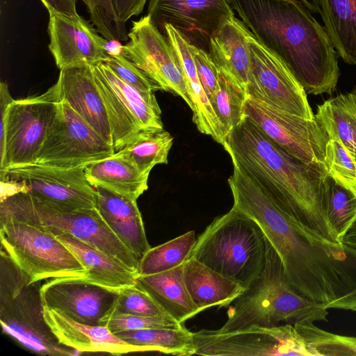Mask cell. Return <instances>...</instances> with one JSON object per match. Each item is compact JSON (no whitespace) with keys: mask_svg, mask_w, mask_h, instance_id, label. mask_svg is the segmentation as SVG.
I'll list each match as a JSON object with an SVG mask.
<instances>
[{"mask_svg":"<svg viewBox=\"0 0 356 356\" xmlns=\"http://www.w3.org/2000/svg\"><path fill=\"white\" fill-rule=\"evenodd\" d=\"M218 70V81L211 104L226 136L244 118L245 89L230 74Z\"/></svg>","mask_w":356,"mask_h":356,"instance_id":"cell-34","label":"cell"},{"mask_svg":"<svg viewBox=\"0 0 356 356\" xmlns=\"http://www.w3.org/2000/svg\"><path fill=\"white\" fill-rule=\"evenodd\" d=\"M38 282H31L1 250L0 320L3 332L40 355H74V349L61 344L48 326Z\"/></svg>","mask_w":356,"mask_h":356,"instance_id":"cell-6","label":"cell"},{"mask_svg":"<svg viewBox=\"0 0 356 356\" xmlns=\"http://www.w3.org/2000/svg\"><path fill=\"white\" fill-rule=\"evenodd\" d=\"M115 153L104 139L65 101L61 100L54 124L35 163L60 168L85 166Z\"/></svg>","mask_w":356,"mask_h":356,"instance_id":"cell-13","label":"cell"},{"mask_svg":"<svg viewBox=\"0 0 356 356\" xmlns=\"http://www.w3.org/2000/svg\"><path fill=\"white\" fill-rule=\"evenodd\" d=\"M122 81L143 92L161 90L160 86L124 54L107 58L103 61Z\"/></svg>","mask_w":356,"mask_h":356,"instance_id":"cell-42","label":"cell"},{"mask_svg":"<svg viewBox=\"0 0 356 356\" xmlns=\"http://www.w3.org/2000/svg\"><path fill=\"white\" fill-rule=\"evenodd\" d=\"M44 307L56 310L70 319L86 325H101L118 294L88 281L84 277L53 278L40 288Z\"/></svg>","mask_w":356,"mask_h":356,"instance_id":"cell-17","label":"cell"},{"mask_svg":"<svg viewBox=\"0 0 356 356\" xmlns=\"http://www.w3.org/2000/svg\"><path fill=\"white\" fill-rule=\"evenodd\" d=\"M49 49L60 70L103 62L107 41L83 17H67L49 12Z\"/></svg>","mask_w":356,"mask_h":356,"instance_id":"cell-18","label":"cell"},{"mask_svg":"<svg viewBox=\"0 0 356 356\" xmlns=\"http://www.w3.org/2000/svg\"><path fill=\"white\" fill-rule=\"evenodd\" d=\"M341 243L356 250V222L342 238Z\"/></svg>","mask_w":356,"mask_h":356,"instance_id":"cell-47","label":"cell"},{"mask_svg":"<svg viewBox=\"0 0 356 356\" xmlns=\"http://www.w3.org/2000/svg\"><path fill=\"white\" fill-rule=\"evenodd\" d=\"M95 208L119 240L140 260L151 248L136 200L94 186Z\"/></svg>","mask_w":356,"mask_h":356,"instance_id":"cell-21","label":"cell"},{"mask_svg":"<svg viewBox=\"0 0 356 356\" xmlns=\"http://www.w3.org/2000/svg\"><path fill=\"white\" fill-rule=\"evenodd\" d=\"M191 51L200 83L211 103L218 86V70L206 51L191 45Z\"/></svg>","mask_w":356,"mask_h":356,"instance_id":"cell-43","label":"cell"},{"mask_svg":"<svg viewBox=\"0 0 356 356\" xmlns=\"http://www.w3.org/2000/svg\"><path fill=\"white\" fill-rule=\"evenodd\" d=\"M88 181L136 200L148 188L149 175L114 154L84 166Z\"/></svg>","mask_w":356,"mask_h":356,"instance_id":"cell-27","label":"cell"},{"mask_svg":"<svg viewBox=\"0 0 356 356\" xmlns=\"http://www.w3.org/2000/svg\"><path fill=\"white\" fill-rule=\"evenodd\" d=\"M0 218L28 222L55 236L69 234L138 272L140 260L119 240L95 207L59 211L19 192L1 198Z\"/></svg>","mask_w":356,"mask_h":356,"instance_id":"cell-7","label":"cell"},{"mask_svg":"<svg viewBox=\"0 0 356 356\" xmlns=\"http://www.w3.org/2000/svg\"><path fill=\"white\" fill-rule=\"evenodd\" d=\"M314 117L327 136L338 139L356 163V105L349 93L318 105Z\"/></svg>","mask_w":356,"mask_h":356,"instance_id":"cell-29","label":"cell"},{"mask_svg":"<svg viewBox=\"0 0 356 356\" xmlns=\"http://www.w3.org/2000/svg\"><path fill=\"white\" fill-rule=\"evenodd\" d=\"M325 168L329 175L356 193V163L341 142L328 137Z\"/></svg>","mask_w":356,"mask_h":356,"instance_id":"cell-40","label":"cell"},{"mask_svg":"<svg viewBox=\"0 0 356 356\" xmlns=\"http://www.w3.org/2000/svg\"><path fill=\"white\" fill-rule=\"evenodd\" d=\"M113 5L121 24L126 26V22L133 16L140 15L147 0H112Z\"/></svg>","mask_w":356,"mask_h":356,"instance_id":"cell-44","label":"cell"},{"mask_svg":"<svg viewBox=\"0 0 356 356\" xmlns=\"http://www.w3.org/2000/svg\"><path fill=\"white\" fill-rule=\"evenodd\" d=\"M95 79L108 117L115 152L122 148L140 130L136 120L122 99L97 69L92 65Z\"/></svg>","mask_w":356,"mask_h":356,"instance_id":"cell-33","label":"cell"},{"mask_svg":"<svg viewBox=\"0 0 356 356\" xmlns=\"http://www.w3.org/2000/svg\"><path fill=\"white\" fill-rule=\"evenodd\" d=\"M184 280L193 302L203 310L230 305L244 289L193 258L183 265Z\"/></svg>","mask_w":356,"mask_h":356,"instance_id":"cell-26","label":"cell"},{"mask_svg":"<svg viewBox=\"0 0 356 356\" xmlns=\"http://www.w3.org/2000/svg\"><path fill=\"white\" fill-rule=\"evenodd\" d=\"M0 180L19 184L24 193L56 210L95 207V191L86 179L84 166L60 168L33 163L0 171Z\"/></svg>","mask_w":356,"mask_h":356,"instance_id":"cell-11","label":"cell"},{"mask_svg":"<svg viewBox=\"0 0 356 356\" xmlns=\"http://www.w3.org/2000/svg\"><path fill=\"white\" fill-rule=\"evenodd\" d=\"M124 341L145 347L148 352L176 355H193V332L179 328H145L115 333Z\"/></svg>","mask_w":356,"mask_h":356,"instance_id":"cell-32","label":"cell"},{"mask_svg":"<svg viewBox=\"0 0 356 356\" xmlns=\"http://www.w3.org/2000/svg\"><path fill=\"white\" fill-rule=\"evenodd\" d=\"M81 1L90 14V22L104 38L119 41L129 39V31L118 19L112 0Z\"/></svg>","mask_w":356,"mask_h":356,"instance_id":"cell-39","label":"cell"},{"mask_svg":"<svg viewBox=\"0 0 356 356\" xmlns=\"http://www.w3.org/2000/svg\"><path fill=\"white\" fill-rule=\"evenodd\" d=\"M313 13L321 15V9L319 0H300Z\"/></svg>","mask_w":356,"mask_h":356,"instance_id":"cell-48","label":"cell"},{"mask_svg":"<svg viewBox=\"0 0 356 356\" xmlns=\"http://www.w3.org/2000/svg\"><path fill=\"white\" fill-rule=\"evenodd\" d=\"M162 33L172 47L184 73L188 92L193 105V122L201 133L211 136L223 145L225 136L200 83L191 45L170 24L164 25Z\"/></svg>","mask_w":356,"mask_h":356,"instance_id":"cell-22","label":"cell"},{"mask_svg":"<svg viewBox=\"0 0 356 356\" xmlns=\"http://www.w3.org/2000/svg\"><path fill=\"white\" fill-rule=\"evenodd\" d=\"M197 238L193 230L154 248L141 259L138 275L161 273L184 264L188 259Z\"/></svg>","mask_w":356,"mask_h":356,"instance_id":"cell-35","label":"cell"},{"mask_svg":"<svg viewBox=\"0 0 356 356\" xmlns=\"http://www.w3.org/2000/svg\"><path fill=\"white\" fill-rule=\"evenodd\" d=\"M48 12H54L67 17L79 15L76 3V0H40Z\"/></svg>","mask_w":356,"mask_h":356,"instance_id":"cell-45","label":"cell"},{"mask_svg":"<svg viewBox=\"0 0 356 356\" xmlns=\"http://www.w3.org/2000/svg\"><path fill=\"white\" fill-rule=\"evenodd\" d=\"M173 137L164 128L141 129L114 155L132 163L141 172L149 175L158 164H167Z\"/></svg>","mask_w":356,"mask_h":356,"instance_id":"cell-30","label":"cell"},{"mask_svg":"<svg viewBox=\"0 0 356 356\" xmlns=\"http://www.w3.org/2000/svg\"><path fill=\"white\" fill-rule=\"evenodd\" d=\"M147 15L161 33L170 24L190 45L207 52L213 35L234 14L228 0H149Z\"/></svg>","mask_w":356,"mask_h":356,"instance_id":"cell-16","label":"cell"},{"mask_svg":"<svg viewBox=\"0 0 356 356\" xmlns=\"http://www.w3.org/2000/svg\"><path fill=\"white\" fill-rule=\"evenodd\" d=\"M324 194L329 224L341 242L356 222V193L327 174L324 180Z\"/></svg>","mask_w":356,"mask_h":356,"instance_id":"cell-36","label":"cell"},{"mask_svg":"<svg viewBox=\"0 0 356 356\" xmlns=\"http://www.w3.org/2000/svg\"><path fill=\"white\" fill-rule=\"evenodd\" d=\"M94 66L113 88L141 129L163 128L161 111L154 92H143L119 79L104 62Z\"/></svg>","mask_w":356,"mask_h":356,"instance_id":"cell-31","label":"cell"},{"mask_svg":"<svg viewBox=\"0 0 356 356\" xmlns=\"http://www.w3.org/2000/svg\"><path fill=\"white\" fill-rule=\"evenodd\" d=\"M244 115L291 155L307 164L325 168L328 136L315 118L309 120L286 113L249 95Z\"/></svg>","mask_w":356,"mask_h":356,"instance_id":"cell-12","label":"cell"},{"mask_svg":"<svg viewBox=\"0 0 356 356\" xmlns=\"http://www.w3.org/2000/svg\"><path fill=\"white\" fill-rule=\"evenodd\" d=\"M244 24L287 66L307 95H332L340 70L324 26L298 0H228Z\"/></svg>","mask_w":356,"mask_h":356,"instance_id":"cell-3","label":"cell"},{"mask_svg":"<svg viewBox=\"0 0 356 356\" xmlns=\"http://www.w3.org/2000/svg\"><path fill=\"white\" fill-rule=\"evenodd\" d=\"M266 243L263 270L232 302L227 320L219 332L250 325L271 327L282 321L294 325L328 321L325 305L299 294L289 285L280 257L267 238Z\"/></svg>","mask_w":356,"mask_h":356,"instance_id":"cell-4","label":"cell"},{"mask_svg":"<svg viewBox=\"0 0 356 356\" xmlns=\"http://www.w3.org/2000/svg\"><path fill=\"white\" fill-rule=\"evenodd\" d=\"M194 354L207 356H312L293 325H250L227 332H193Z\"/></svg>","mask_w":356,"mask_h":356,"instance_id":"cell-10","label":"cell"},{"mask_svg":"<svg viewBox=\"0 0 356 356\" xmlns=\"http://www.w3.org/2000/svg\"><path fill=\"white\" fill-rule=\"evenodd\" d=\"M104 48L108 56H117L123 54V45L119 40H107Z\"/></svg>","mask_w":356,"mask_h":356,"instance_id":"cell-46","label":"cell"},{"mask_svg":"<svg viewBox=\"0 0 356 356\" xmlns=\"http://www.w3.org/2000/svg\"><path fill=\"white\" fill-rule=\"evenodd\" d=\"M111 313L170 317L137 284L118 290V296L108 314Z\"/></svg>","mask_w":356,"mask_h":356,"instance_id":"cell-38","label":"cell"},{"mask_svg":"<svg viewBox=\"0 0 356 356\" xmlns=\"http://www.w3.org/2000/svg\"><path fill=\"white\" fill-rule=\"evenodd\" d=\"M250 74L248 95L286 113L314 119L307 93L285 63L264 47L250 31Z\"/></svg>","mask_w":356,"mask_h":356,"instance_id":"cell-14","label":"cell"},{"mask_svg":"<svg viewBox=\"0 0 356 356\" xmlns=\"http://www.w3.org/2000/svg\"><path fill=\"white\" fill-rule=\"evenodd\" d=\"M223 147L238 167L304 228L342 243L330 227L324 194V166L307 164L271 139L248 117L226 136Z\"/></svg>","mask_w":356,"mask_h":356,"instance_id":"cell-2","label":"cell"},{"mask_svg":"<svg viewBox=\"0 0 356 356\" xmlns=\"http://www.w3.org/2000/svg\"><path fill=\"white\" fill-rule=\"evenodd\" d=\"M323 22L337 53L356 65V0H319Z\"/></svg>","mask_w":356,"mask_h":356,"instance_id":"cell-28","label":"cell"},{"mask_svg":"<svg viewBox=\"0 0 356 356\" xmlns=\"http://www.w3.org/2000/svg\"><path fill=\"white\" fill-rule=\"evenodd\" d=\"M312 356H356V337L333 334L314 323H295Z\"/></svg>","mask_w":356,"mask_h":356,"instance_id":"cell-37","label":"cell"},{"mask_svg":"<svg viewBox=\"0 0 356 356\" xmlns=\"http://www.w3.org/2000/svg\"><path fill=\"white\" fill-rule=\"evenodd\" d=\"M1 249L31 282L65 277H85L86 270L52 233L10 218H0Z\"/></svg>","mask_w":356,"mask_h":356,"instance_id":"cell-8","label":"cell"},{"mask_svg":"<svg viewBox=\"0 0 356 356\" xmlns=\"http://www.w3.org/2000/svg\"><path fill=\"white\" fill-rule=\"evenodd\" d=\"M228 184L234 206L259 225L295 291L328 309L350 311L356 307L355 249L304 228L235 165Z\"/></svg>","mask_w":356,"mask_h":356,"instance_id":"cell-1","label":"cell"},{"mask_svg":"<svg viewBox=\"0 0 356 356\" xmlns=\"http://www.w3.org/2000/svg\"><path fill=\"white\" fill-rule=\"evenodd\" d=\"M60 102L56 83L41 95L14 99L0 136V171L35 163Z\"/></svg>","mask_w":356,"mask_h":356,"instance_id":"cell-9","label":"cell"},{"mask_svg":"<svg viewBox=\"0 0 356 356\" xmlns=\"http://www.w3.org/2000/svg\"><path fill=\"white\" fill-rule=\"evenodd\" d=\"M129 40L123 45V54L161 90L179 95L193 110L184 75L173 49L147 15L132 22Z\"/></svg>","mask_w":356,"mask_h":356,"instance_id":"cell-15","label":"cell"},{"mask_svg":"<svg viewBox=\"0 0 356 356\" xmlns=\"http://www.w3.org/2000/svg\"><path fill=\"white\" fill-rule=\"evenodd\" d=\"M100 325L106 326L114 334L124 330L179 328L184 326L170 317L142 316L119 313L108 314L101 320Z\"/></svg>","mask_w":356,"mask_h":356,"instance_id":"cell-41","label":"cell"},{"mask_svg":"<svg viewBox=\"0 0 356 356\" xmlns=\"http://www.w3.org/2000/svg\"><path fill=\"white\" fill-rule=\"evenodd\" d=\"M250 33L234 15L213 35L207 51L217 68L230 74L245 89L250 74Z\"/></svg>","mask_w":356,"mask_h":356,"instance_id":"cell-23","label":"cell"},{"mask_svg":"<svg viewBox=\"0 0 356 356\" xmlns=\"http://www.w3.org/2000/svg\"><path fill=\"white\" fill-rule=\"evenodd\" d=\"M56 237L86 270L84 278L88 281L115 290L136 284L137 272L124 264L69 234H58Z\"/></svg>","mask_w":356,"mask_h":356,"instance_id":"cell-25","label":"cell"},{"mask_svg":"<svg viewBox=\"0 0 356 356\" xmlns=\"http://www.w3.org/2000/svg\"><path fill=\"white\" fill-rule=\"evenodd\" d=\"M56 83L60 100L66 102L104 139L112 145L108 117L92 65L62 69Z\"/></svg>","mask_w":356,"mask_h":356,"instance_id":"cell-19","label":"cell"},{"mask_svg":"<svg viewBox=\"0 0 356 356\" xmlns=\"http://www.w3.org/2000/svg\"><path fill=\"white\" fill-rule=\"evenodd\" d=\"M44 316L58 341L76 350L112 355L148 352L145 347L133 345L120 339L105 325L80 323L46 307H44Z\"/></svg>","mask_w":356,"mask_h":356,"instance_id":"cell-20","label":"cell"},{"mask_svg":"<svg viewBox=\"0 0 356 356\" xmlns=\"http://www.w3.org/2000/svg\"><path fill=\"white\" fill-rule=\"evenodd\" d=\"M266 237L259 225L234 206L216 218L197 238L193 258L244 289L263 270Z\"/></svg>","mask_w":356,"mask_h":356,"instance_id":"cell-5","label":"cell"},{"mask_svg":"<svg viewBox=\"0 0 356 356\" xmlns=\"http://www.w3.org/2000/svg\"><path fill=\"white\" fill-rule=\"evenodd\" d=\"M350 96L351 97L353 101L356 105V85L354 86V88L352 89V90L348 92Z\"/></svg>","mask_w":356,"mask_h":356,"instance_id":"cell-49","label":"cell"},{"mask_svg":"<svg viewBox=\"0 0 356 356\" xmlns=\"http://www.w3.org/2000/svg\"><path fill=\"white\" fill-rule=\"evenodd\" d=\"M183 265L161 273L138 275L136 280V284L170 317L181 324L204 311L189 295L184 280Z\"/></svg>","mask_w":356,"mask_h":356,"instance_id":"cell-24","label":"cell"}]
</instances>
